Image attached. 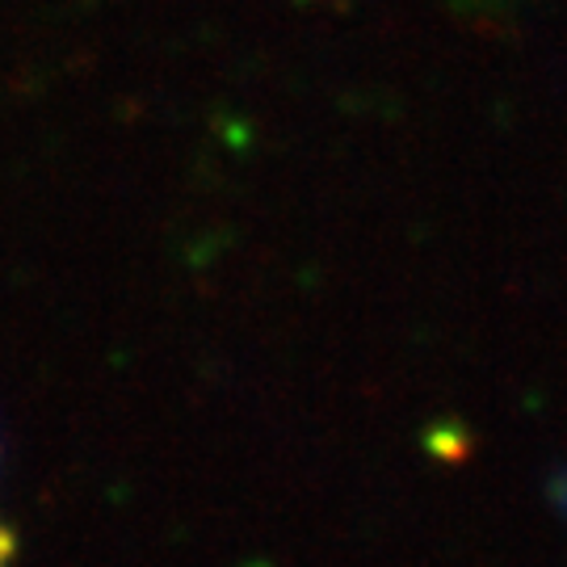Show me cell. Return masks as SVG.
I'll return each instance as SVG.
<instances>
[{"instance_id":"1","label":"cell","mask_w":567,"mask_h":567,"mask_svg":"<svg viewBox=\"0 0 567 567\" xmlns=\"http://www.w3.org/2000/svg\"><path fill=\"white\" fill-rule=\"evenodd\" d=\"M13 559V534L4 529V522H0V567Z\"/></svg>"}]
</instances>
